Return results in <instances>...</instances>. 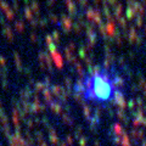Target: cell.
Masks as SVG:
<instances>
[{
  "label": "cell",
  "instance_id": "obj_1",
  "mask_svg": "<svg viewBox=\"0 0 146 146\" xmlns=\"http://www.w3.org/2000/svg\"><path fill=\"white\" fill-rule=\"evenodd\" d=\"M77 90L88 100L108 101L116 95V83L113 77L101 68L85 76L77 85Z\"/></svg>",
  "mask_w": 146,
  "mask_h": 146
}]
</instances>
